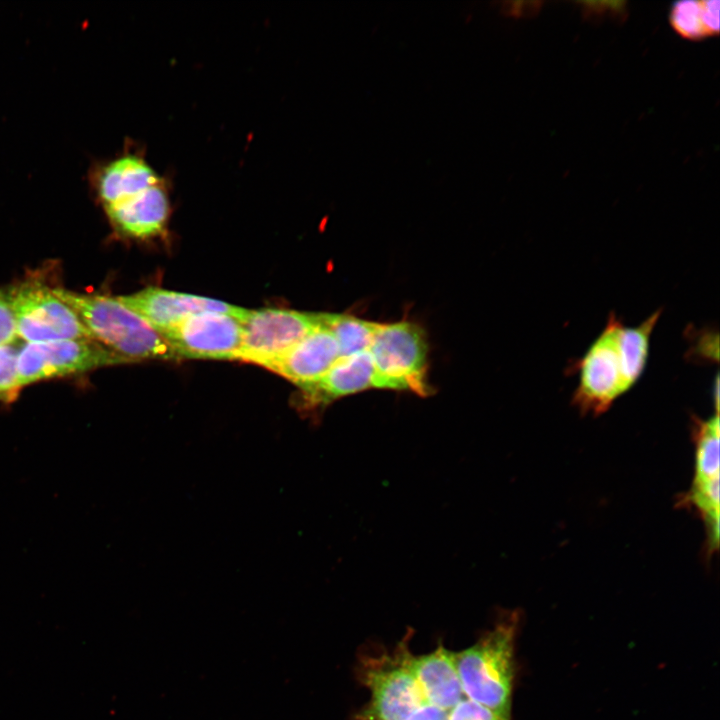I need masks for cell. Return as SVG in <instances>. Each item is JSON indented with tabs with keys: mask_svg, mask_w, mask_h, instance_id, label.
<instances>
[{
	"mask_svg": "<svg viewBox=\"0 0 720 720\" xmlns=\"http://www.w3.org/2000/svg\"><path fill=\"white\" fill-rule=\"evenodd\" d=\"M117 298L160 333L175 326L188 316L198 313H225L243 321L248 312L247 309L223 301L155 287Z\"/></svg>",
	"mask_w": 720,
	"mask_h": 720,
	"instance_id": "cell-10",
	"label": "cell"
},
{
	"mask_svg": "<svg viewBox=\"0 0 720 720\" xmlns=\"http://www.w3.org/2000/svg\"><path fill=\"white\" fill-rule=\"evenodd\" d=\"M410 652L400 644L392 655L370 659L363 681L371 692L359 720H407L426 702L409 667Z\"/></svg>",
	"mask_w": 720,
	"mask_h": 720,
	"instance_id": "cell-7",
	"label": "cell"
},
{
	"mask_svg": "<svg viewBox=\"0 0 720 720\" xmlns=\"http://www.w3.org/2000/svg\"><path fill=\"white\" fill-rule=\"evenodd\" d=\"M542 1H505L501 3L500 10L512 17H533L539 13Z\"/></svg>",
	"mask_w": 720,
	"mask_h": 720,
	"instance_id": "cell-23",
	"label": "cell"
},
{
	"mask_svg": "<svg viewBox=\"0 0 720 720\" xmlns=\"http://www.w3.org/2000/svg\"><path fill=\"white\" fill-rule=\"evenodd\" d=\"M519 617L511 613L473 646L453 652L466 698L511 720L514 650Z\"/></svg>",
	"mask_w": 720,
	"mask_h": 720,
	"instance_id": "cell-3",
	"label": "cell"
},
{
	"mask_svg": "<svg viewBox=\"0 0 720 720\" xmlns=\"http://www.w3.org/2000/svg\"><path fill=\"white\" fill-rule=\"evenodd\" d=\"M16 338V319L8 290L0 289V346L13 344Z\"/></svg>",
	"mask_w": 720,
	"mask_h": 720,
	"instance_id": "cell-21",
	"label": "cell"
},
{
	"mask_svg": "<svg viewBox=\"0 0 720 720\" xmlns=\"http://www.w3.org/2000/svg\"><path fill=\"white\" fill-rule=\"evenodd\" d=\"M164 178L148 162L144 152L127 149L96 168L93 186L98 200L105 207Z\"/></svg>",
	"mask_w": 720,
	"mask_h": 720,
	"instance_id": "cell-13",
	"label": "cell"
},
{
	"mask_svg": "<svg viewBox=\"0 0 720 720\" xmlns=\"http://www.w3.org/2000/svg\"><path fill=\"white\" fill-rule=\"evenodd\" d=\"M169 182L159 183L107 205L105 213L121 235L146 240L166 233L171 214Z\"/></svg>",
	"mask_w": 720,
	"mask_h": 720,
	"instance_id": "cell-11",
	"label": "cell"
},
{
	"mask_svg": "<svg viewBox=\"0 0 720 720\" xmlns=\"http://www.w3.org/2000/svg\"><path fill=\"white\" fill-rule=\"evenodd\" d=\"M661 313L658 309L637 327H627L609 314L602 332L572 367L578 373L572 400L582 413L602 414L638 381Z\"/></svg>",
	"mask_w": 720,
	"mask_h": 720,
	"instance_id": "cell-1",
	"label": "cell"
},
{
	"mask_svg": "<svg viewBox=\"0 0 720 720\" xmlns=\"http://www.w3.org/2000/svg\"><path fill=\"white\" fill-rule=\"evenodd\" d=\"M339 358L336 338L323 321L267 369L305 390L317 383Z\"/></svg>",
	"mask_w": 720,
	"mask_h": 720,
	"instance_id": "cell-12",
	"label": "cell"
},
{
	"mask_svg": "<svg viewBox=\"0 0 720 720\" xmlns=\"http://www.w3.org/2000/svg\"><path fill=\"white\" fill-rule=\"evenodd\" d=\"M673 29L683 38L700 40L708 37L703 21L702 1H679L670 12Z\"/></svg>",
	"mask_w": 720,
	"mask_h": 720,
	"instance_id": "cell-18",
	"label": "cell"
},
{
	"mask_svg": "<svg viewBox=\"0 0 720 720\" xmlns=\"http://www.w3.org/2000/svg\"><path fill=\"white\" fill-rule=\"evenodd\" d=\"M17 354L18 350L12 344L0 346V401H14L21 390Z\"/></svg>",
	"mask_w": 720,
	"mask_h": 720,
	"instance_id": "cell-19",
	"label": "cell"
},
{
	"mask_svg": "<svg viewBox=\"0 0 720 720\" xmlns=\"http://www.w3.org/2000/svg\"><path fill=\"white\" fill-rule=\"evenodd\" d=\"M693 485L719 479V415L698 423Z\"/></svg>",
	"mask_w": 720,
	"mask_h": 720,
	"instance_id": "cell-17",
	"label": "cell"
},
{
	"mask_svg": "<svg viewBox=\"0 0 720 720\" xmlns=\"http://www.w3.org/2000/svg\"><path fill=\"white\" fill-rule=\"evenodd\" d=\"M703 21L709 36L717 35L719 32V9L718 0L702 1Z\"/></svg>",
	"mask_w": 720,
	"mask_h": 720,
	"instance_id": "cell-24",
	"label": "cell"
},
{
	"mask_svg": "<svg viewBox=\"0 0 720 720\" xmlns=\"http://www.w3.org/2000/svg\"><path fill=\"white\" fill-rule=\"evenodd\" d=\"M368 352L373 387L410 390L422 396L430 392L426 381L427 343L416 324H379Z\"/></svg>",
	"mask_w": 720,
	"mask_h": 720,
	"instance_id": "cell-4",
	"label": "cell"
},
{
	"mask_svg": "<svg viewBox=\"0 0 720 720\" xmlns=\"http://www.w3.org/2000/svg\"><path fill=\"white\" fill-rule=\"evenodd\" d=\"M322 324L323 313L275 308L248 310L242 321L238 359L267 368Z\"/></svg>",
	"mask_w": 720,
	"mask_h": 720,
	"instance_id": "cell-8",
	"label": "cell"
},
{
	"mask_svg": "<svg viewBox=\"0 0 720 720\" xmlns=\"http://www.w3.org/2000/svg\"><path fill=\"white\" fill-rule=\"evenodd\" d=\"M450 711L425 703L414 711L407 720H447Z\"/></svg>",
	"mask_w": 720,
	"mask_h": 720,
	"instance_id": "cell-25",
	"label": "cell"
},
{
	"mask_svg": "<svg viewBox=\"0 0 720 720\" xmlns=\"http://www.w3.org/2000/svg\"><path fill=\"white\" fill-rule=\"evenodd\" d=\"M176 359H238L243 325L237 317L203 312L161 333Z\"/></svg>",
	"mask_w": 720,
	"mask_h": 720,
	"instance_id": "cell-9",
	"label": "cell"
},
{
	"mask_svg": "<svg viewBox=\"0 0 720 720\" xmlns=\"http://www.w3.org/2000/svg\"><path fill=\"white\" fill-rule=\"evenodd\" d=\"M373 365L368 351L340 357L314 385L301 390V407H323L340 397L373 387Z\"/></svg>",
	"mask_w": 720,
	"mask_h": 720,
	"instance_id": "cell-15",
	"label": "cell"
},
{
	"mask_svg": "<svg viewBox=\"0 0 720 720\" xmlns=\"http://www.w3.org/2000/svg\"><path fill=\"white\" fill-rule=\"evenodd\" d=\"M409 667L430 705L450 711L466 696L455 668L453 652L439 645L433 652L414 656Z\"/></svg>",
	"mask_w": 720,
	"mask_h": 720,
	"instance_id": "cell-14",
	"label": "cell"
},
{
	"mask_svg": "<svg viewBox=\"0 0 720 720\" xmlns=\"http://www.w3.org/2000/svg\"><path fill=\"white\" fill-rule=\"evenodd\" d=\"M583 16L590 21L605 19L623 21L627 16L625 1H581Z\"/></svg>",
	"mask_w": 720,
	"mask_h": 720,
	"instance_id": "cell-20",
	"label": "cell"
},
{
	"mask_svg": "<svg viewBox=\"0 0 720 720\" xmlns=\"http://www.w3.org/2000/svg\"><path fill=\"white\" fill-rule=\"evenodd\" d=\"M324 324L332 331L340 357L369 350L379 323L346 314L323 313Z\"/></svg>",
	"mask_w": 720,
	"mask_h": 720,
	"instance_id": "cell-16",
	"label": "cell"
},
{
	"mask_svg": "<svg viewBox=\"0 0 720 720\" xmlns=\"http://www.w3.org/2000/svg\"><path fill=\"white\" fill-rule=\"evenodd\" d=\"M447 720H506L490 709L464 698L449 713Z\"/></svg>",
	"mask_w": 720,
	"mask_h": 720,
	"instance_id": "cell-22",
	"label": "cell"
},
{
	"mask_svg": "<svg viewBox=\"0 0 720 720\" xmlns=\"http://www.w3.org/2000/svg\"><path fill=\"white\" fill-rule=\"evenodd\" d=\"M123 363L127 362L92 338L26 343L17 354L18 382L22 388L45 379Z\"/></svg>",
	"mask_w": 720,
	"mask_h": 720,
	"instance_id": "cell-6",
	"label": "cell"
},
{
	"mask_svg": "<svg viewBox=\"0 0 720 720\" xmlns=\"http://www.w3.org/2000/svg\"><path fill=\"white\" fill-rule=\"evenodd\" d=\"M8 294L17 337L26 343L92 338L74 310L39 280L22 282L8 289Z\"/></svg>",
	"mask_w": 720,
	"mask_h": 720,
	"instance_id": "cell-5",
	"label": "cell"
},
{
	"mask_svg": "<svg viewBox=\"0 0 720 720\" xmlns=\"http://www.w3.org/2000/svg\"><path fill=\"white\" fill-rule=\"evenodd\" d=\"M78 315L92 338L127 363L147 359H176L163 335L117 297L52 288Z\"/></svg>",
	"mask_w": 720,
	"mask_h": 720,
	"instance_id": "cell-2",
	"label": "cell"
}]
</instances>
